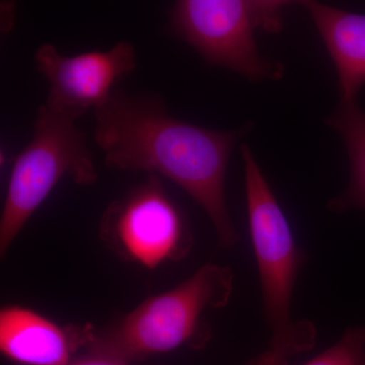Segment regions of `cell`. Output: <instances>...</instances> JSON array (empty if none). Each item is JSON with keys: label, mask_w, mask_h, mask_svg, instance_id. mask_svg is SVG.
Instances as JSON below:
<instances>
[{"label": "cell", "mask_w": 365, "mask_h": 365, "mask_svg": "<svg viewBox=\"0 0 365 365\" xmlns=\"http://www.w3.org/2000/svg\"><path fill=\"white\" fill-rule=\"evenodd\" d=\"M67 365H130V364L123 360L97 354V353L86 352L85 354L76 357Z\"/></svg>", "instance_id": "4fadbf2b"}, {"label": "cell", "mask_w": 365, "mask_h": 365, "mask_svg": "<svg viewBox=\"0 0 365 365\" xmlns=\"http://www.w3.org/2000/svg\"><path fill=\"white\" fill-rule=\"evenodd\" d=\"M335 64L341 102L356 100L365 83V14L302 1Z\"/></svg>", "instance_id": "9c48e42d"}, {"label": "cell", "mask_w": 365, "mask_h": 365, "mask_svg": "<svg viewBox=\"0 0 365 365\" xmlns=\"http://www.w3.org/2000/svg\"><path fill=\"white\" fill-rule=\"evenodd\" d=\"M37 69L49 81L45 106L74 120L88 109L105 104L113 86L136 67L133 46L120 42L108 51L64 56L51 44H43L35 54Z\"/></svg>", "instance_id": "52a82bcc"}, {"label": "cell", "mask_w": 365, "mask_h": 365, "mask_svg": "<svg viewBox=\"0 0 365 365\" xmlns=\"http://www.w3.org/2000/svg\"><path fill=\"white\" fill-rule=\"evenodd\" d=\"M294 355L285 350L269 346L265 351L250 360L246 365H288Z\"/></svg>", "instance_id": "7c38bea8"}, {"label": "cell", "mask_w": 365, "mask_h": 365, "mask_svg": "<svg viewBox=\"0 0 365 365\" xmlns=\"http://www.w3.org/2000/svg\"><path fill=\"white\" fill-rule=\"evenodd\" d=\"M95 327L59 325L23 306L0 311V350L7 359L21 365H67L86 350Z\"/></svg>", "instance_id": "ba28073f"}, {"label": "cell", "mask_w": 365, "mask_h": 365, "mask_svg": "<svg viewBox=\"0 0 365 365\" xmlns=\"http://www.w3.org/2000/svg\"><path fill=\"white\" fill-rule=\"evenodd\" d=\"M304 365H365V327L348 329L338 342Z\"/></svg>", "instance_id": "8fae6325"}, {"label": "cell", "mask_w": 365, "mask_h": 365, "mask_svg": "<svg viewBox=\"0 0 365 365\" xmlns=\"http://www.w3.org/2000/svg\"><path fill=\"white\" fill-rule=\"evenodd\" d=\"M250 128L210 130L170 116L157 98L120 91L95 110V138L107 167L143 170L176 182L207 213L225 249L237 242L225 200L228 160Z\"/></svg>", "instance_id": "6da1fadb"}, {"label": "cell", "mask_w": 365, "mask_h": 365, "mask_svg": "<svg viewBox=\"0 0 365 365\" xmlns=\"http://www.w3.org/2000/svg\"><path fill=\"white\" fill-rule=\"evenodd\" d=\"M288 6L280 0H180L172 7L170 23L208 63L251 81L276 78L282 68L262 58L255 33L279 32Z\"/></svg>", "instance_id": "5b68a950"}, {"label": "cell", "mask_w": 365, "mask_h": 365, "mask_svg": "<svg viewBox=\"0 0 365 365\" xmlns=\"http://www.w3.org/2000/svg\"><path fill=\"white\" fill-rule=\"evenodd\" d=\"M68 115L43 105L34 123L30 143L14 160L0 218V255L64 177L81 186L95 184L97 170L85 134Z\"/></svg>", "instance_id": "277c9868"}, {"label": "cell", "mask_w": 365, "mask_h": 365, "mask_svg": "<svg viewBox=\"0 0 365 365\" xmlns=\"http://www.w3.org/2000/svg\"><path fill=\"white\" fill-rule=\"evenodd\" d=\"M250 234L260 277L269 346L295 355L311 351L317 331L311 321L294 319L292 299L304 255L251 148L241 146Z\"/></svg>", "instance_id": "3957f363"}, {"label": "cell", "mask_w": 365, "mask_h": 365, "mask_svg": "<svg viewBox=\"0 0 365 365\" xmlns=\"http://www.w3.org/2000/svg\"><path fill=\"white\" fill-rule=\"evenodd\" d=\"M326 123L339 132L344 140L351 170L347 190L332 199L328 207L335 212L348 209L365 210V112L356 100L340 102L338 109L327 118Z\"/></svg>", "instance_id": "30bf717a"}, {"label": "cell", "mask_w": 365, "mask_h": 365, "mask_svg": "<svg viewBox=\"0 0 365 365\" xmlns=\"http://www.w3.org/2000/svg\"><path fill=\"white\" fill-rule=\"evenodd\" d=\"M100 237L120 258L148 270L182 260L193 246L186 217L155 175L108 206Z\"/></svg>", "instance_id": "8992f818"}, {"label": "cell", "mask_w": 365, "mask_h": 365, "mask_svg": "<svg viewBox=\"0 0 365 365\" xmlns=\"http://www.w3.org/2000/svg\"><path fill=\"white\" fill-rule=\"evenodd\" d=\"M232 288L230 268L206 264L176 287L143 300L111 325L95 328L86 352L130 364L184 346L201 349L211 333L204 313L227 306Z\"/></svg>", "instance_id": "7a4b0ae2"}]
</instances>
